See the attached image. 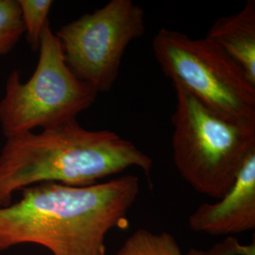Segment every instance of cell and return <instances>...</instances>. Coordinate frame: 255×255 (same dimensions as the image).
<instances>
[{
  "label": "cell",
  "instance_id": "6da1fadb",
  "mask_svg": "<svg viewBox=\"0 0 255 255\" xmlns=\"http://www.w3.org/2000/svg\"><path fill=\"white\" fill-rule=\"evenodd\" d=\"M139 192L135 175L89 186L44 182L26 187L19 201L0 207V253L36 244L51 255H106L107 235L126 224Z\"/></svg>",
  "mask_w": 255,
  "mask_h": 255
},
{
  "label": "cell",
  "instance_id": "7a4b0ae2",
  "mask_svg": "<svg viewBox=\"0 0 255 255\" xmlns=\"http://www.w3.org/2000/svg\"><path fill=\"white\" fill-rule=\"evenodd\" d=\"M153 162L117 132L82 128L77 119L39 132L7 138L0 152V207L13 194L44 182L89 186L138 167L148 174Z\"/></svg>",
  "mask_w": 255,
  "mask_h": 255
},
{
  "label": "cell",
  "instance_id": "3957f363",
  "mask_svg": "<svg viewBox=\"0 0 255 255\" xmlns=\"http://www.w3.org/2000/svg\"><path fill=\"white\" fill-rule=\"evenodd\" d=\"M174 88V164L192 188L219 200L255 149V121L227 117L181 87Z\"/></svg>",
  "mask_w": 255,
  "mask_h": 255
},
{
  "label": "cell",
  "instance_id": "277c9868",
  "mask_svg": "<svg viewBox=\"0 0 255 255\" xmlns=\"http://www.w3.org/2000/svg\"><path fill=\"white\" fill-rule=\"evenodd\" d=\"M38 50L36 68L27 82H22L18 71L13 70L5 83L0 127L6 139L76 119L99 95L69 68L49 23Z\"/></svg>",
  "mask_w": 255,
  "mask_h": 255
},
{
  "label": "cell",
  "instance_id": "5b68a950",
  "mask_svg": "<svg viewBox=\"0 0 255 255\" xmlns=\"http://www.w3.org/2000/svg\"><path fill=\"white\" fill-rule=\"evenodd\" d=\"M151 46L156 61L174 86L220 114L255 121V84L217 43L160 28Z\"/></svg>",
  "mask_w": 255,
  "mask_h": 255
},
{
  "label": "cell",
  "instance_id": "8992f818",
  "mask_svg": "<svg viewBox=\"0 0 255 255\" xmlns=\"http://www.w3.org/2000/svg\"><path fill=\"white\" fill-rule=\"evenodd\" d=\"M146 32L145 11L132 0H111L61 27L64 59L80 80L98 93L111 90L128 46Z\"/></svg>",
  "mask_w": 255,
  "mask_h": 255
},
{
  "label": "cell",
  "instance_id": "52a82bcc",
  "mask_svg": "<svg viewBox=\"0 0 255 255\" xmlns=\"http://www.w3.org/2000/svg\"><path fill=\"white\" fill-rule=\"evenodd\" d=\"M192 231L229 236L255 229V149L246 159L233 186L219 201L205 202L188 219Z\"/></svg>",
  "mask_w": 255,
  "mask_h": 255
},
{
  "label": "cell",
  "instance_id": "ba28073f",
  "mask_svg": "<svg viewBox=\"0 0 255 255\" xmlns=\"http://www.w3.org/2000/svg\"><path fill=\"white\" fill-rule=\"evenodd\" d=\"M228 53L255 84V1L230 16L217 19L206 35Z\"/></svg>",
  "mask_w": 255,
  "mask_h": 255
},
{
  "label": "cell",
  "instance_id": "9c48e42d",
  "mask_svg": "<svg viewBox=\"0 0 255 255\" xmlns=\"http://www.w3.org/2000/svg\"><path fill=\"white\" fill-rule=\"evenodd\" d=\"M115 255H183L177 239L167 232L146 229L133 232Z\"/></svg>",
  "mask_w": 255,
  "mask_h": 255
},
{
  "label": "cell",
  "instance_id": "30bf717a",
  "mask_svg": "<svg viewBox=\"0 0 255 255\" xmlns=\"http://www.w3.org/2000/svg\"><path fill=\"white\" fill-rule=\"evenodd\" d=\"M24 33L32 50H38L42 33L49 23L51 0H17Z\"/></svg>",
  "mask_w": 255,
  "mask_h": 255
},
{
  "label": "cell",
  "instance_id": "8fae6325",
  "mask_svg": "<svg viewBox=\"0 0 255 255\" xmlns=\"http://www.w3.org/2000/svg\"><path fill=\"white\" fill-rule=\"evenodd\" d=\"M23 34L17 0H0V56L9 52Z\"/></svg>",
  "mask_w": 255,
  "mask_h": 255
},
{
  "label": "cell",
  "instance_id": "7c38bea8",
  "mask_svg": "<svg viewBox=\"0 0 255 255\" xmlns=\"http://www.w3.org/2000/svg\"><path fill=\"white\" fill-rule=\"evenodd\" d=\"M205 255H255V245H242L237 238L230 237L211 247Z\"/></svg>",
  "mask_w": 255,
  "mask_h": 255
},
{
  "label": "cell",
  "instance_id": "4fadbf2b",
  "mask_svg": "<svg viewBox=\"0 0 255 255\" xmlns=\"http://www.w3.org/2000/svg\"><path fill=\"white\" fill-rule=\"evenodd\" d=\"M186 255H205V252L196 250V249H191L189 250V252L186 254Z\"/></svg>",
  "mask_w": 255,
  "mask_h": 255
}]
</instances>
